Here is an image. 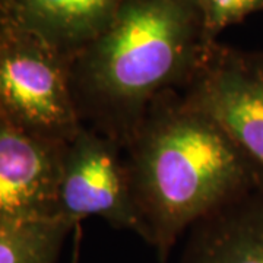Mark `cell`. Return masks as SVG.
Masks as SVG:
<instances>
[{"label": "cell", "mask_w": 263, "mask_h": 263, "mask_svg": "<svg viewBox=\"0 0 263 263\" xmlns=\"http://www.w3.org/2000/svg\"><path fill=\"white\" fill-rule=\"evenodd\" d=\"M212 47L195 0H123L108 27L69 57L81 122L124 148L151 105L184 89Z\"/></svg>", "instance_id": "obj_1"}, {"label": "cell", "mask_w": 263, "mask_h": 263, "mask_svg": "<svg viewBox=\"0 0 263 263\" xmlns=\"http://www.w3.org/2000/svg\"><path fill=\"white\" fill-rule=\"evenodd\" d=\"M141 237L162 263L179 235L263 187V174L181 94L162 95L124 145Z\"/></svg>", "instance_id": "obj_2"}, {"label": "cell", "mask_w": 263, "mask_h": 263, "mask_svg": "<svg viewBox=\"0 0 263 263\" xmlns=\"http://www.w3.org/2000/svg\"><path fill=\"white\" fill-rule=\"evenodd\" d=\"M0 114L25 130L59 142L82 126L69 82V57L0 18Z\"/></svg>", "instance_id": "obj_3"}, {"label": "cell", "mask_w": 263, "mask_h": 263, "mask_svg": "<svg viewBox=\"0 0 263 263\" xmlns=\"http://www.w3.org/2000/svg\"><path fill=\"white\" fill-rule=\"evenodd\" d=\"M120 143L82 124L66 142L57 193V216L81 226L89 216L141 235V222Z\"/></svg>", "instance_id": "obj_4"}, {"label": "cell", "mask_w": 263, "mask_h": 263, "mask_svg": "<svg viewBox=\"0 0 263 263\" xmlns=\"http://www.w3.org/2000/svg\"><path fill=\"white\" fill-rule=\"evenodd\" d=\"M183 98L226 132L263 174V60L212 47Z\"/></svg>", "instance_id": "obj_5"}, {"label": "cell", "mask_w": 263, "mask_h": 263, "mask_svg": "<svg viewBox=\"0 0 263 263\" xmlns=\"http://www.w3.org/2000/svg\"><path fill=\"white\" fill-rule=\"evenodd\" d=\"M65 145L25 130L0 114V224L59 218Z\"/></svg>", "instance_id": "obj_6"}, {"label": "cell", "mask_w": 263, "mask_h": 263, "mask_svg": "<svg viewBox=\"0 0 263 263\" xmlns=\"http://www.w3.org/2000/svg\"><path fill=\"white\" fill-rule=\"evenodd\" d=\"M123 0H9V15L50 47L75 56L98 37Z\"/></svg>", "instance_id": "obj_7"}, {"label": "cell", "mask_w": 263, "mask_h": 263, "mask_svg": "<svg viewBox=\"0 0 263 263\" xmlns=\"http://www.w3.org/2000/svg\"><path fill=\"white\" fill-rule=\"evenodd\" d=\"M262 189L195 224L184 263H263Z\"/></svg>", "instance_id": "obj_8"}, {"label": "cell", "mask_w": 263, "mask_h": 263, "mask_svg": "<svg viewBox=\"0 0 263 263\" xmlns=\"http://www.w3.org/2000/svg\"><path fill=\"white\" fill-rule=\"evenodd\" d=\"M63 218L0 224V263H56L76 228Z\"/></svg>", "instance_id": "obj_9"}, {"label": "cell", "mask_w": 263, "mask_h": 263, "mask_svg": "<svg viewBox=\"0 0 263 263\" xmlns=\"http://www.w3.org/2000/svg\"><path fill=\"white\" fill-rule=\"evenodd\" d=\"M208 35L214 40L219 31L263 10V0H195Z\"/></svg>", "instance_id": "obj_10"}, {"label": "cell", "mask_w": 263, "mask_h": 263, "mask_svg": "<svg viewBox=\"0 0 263 263\" xmlns=\"http://www.w3.org/2000/svg\"><path fill=\"white\" fill-rule=\"evenodd\" d=\"M9 13V0H0V16Z\"/></svg>", "instance_id": "obj_11"}, {"label": "cell", "mask_w": 263, "mask_h": 263, "mask_svg": "<svg viewBox=\"0 0 263 263\" xmlns=\"http://www.w3.org/2000/svg\"><path fill=\"white\" fill-rule=\"evenodd\" d=\"M79 238H81V226L78 227V237L75 243V254H73V263H78V250H79Z\"/></svg>", "instance_id": "obj_12"}, {"label": "cell", "mask_w": 263, "mask_h": 263, "mask_svg": "<svg viewBox=\"0 0 263 263\" xmlns=\"http://www.w3.org/2000/svg\"><path fill=\"white\" fill-rule=\"evenodd\" d=\"M6 15H8V13H6ZM3 16H5V15H3ZM0 18H2V16H0Z\"/></svg>", "instance_id": "obj_13"}]
</instances>
